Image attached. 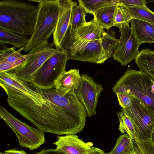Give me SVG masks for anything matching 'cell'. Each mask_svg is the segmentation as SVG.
Wrapping results in <instances>:
<instances>
[{
  "mask_svg": "<svg viewBox=\"0 0 154 154\" xmlns=\"http://www.w3.org/2000/svg\"><path fill=\"white\" fill-rule=\"evenodd\" d=\"M0 85L7 95L9 105L44 133L75 134L85 125L87 115L71 112L54 104L31 83L24 82L19 91Z\"/></svg>",
  "mask_w": 154,
  "mask_h": 154,
  "instance_id": "6da1fadb",
  "label": "cell"
},
{
  "mask_svg": "<svg viewBox=\"0 0 154 154\" xmlns=\"http://www.w3.org/2000/svg\"><path fill=\"white\" fill-rule=\"evenodd\" d=\"M37 7L14 0L0 1V28L26 36H31Z\"/></svg>",
  "mask_w": 154,
  "mask_h": 154,
  "instance_id": "7a4b0ae2",
  "label": "cell"
},
{
  "mask_svg": "<svg viewBox=\"0 0 154 154\" xmlns=\"http://www.w3.org/2000/svg\"><path fill=\"white\" fill-rule=\"evenodd\" d=\"M28 1L36 2L38 5L33 33L23 50L26 52L48 41L55 30L59 14V0Z\"/></svg>",
  "mask_w": 154,
  "mask_h": 154,
  "instance_id": "3957f363",
  "label": "cell"
},
{
  "mask_svg": "<svg viewBox=\"0 0 154 154\" xmlns=\"http://www.w3.org/2000/svg\"><path fill=\"white\" fill-rule=\"evenodd\" d=\"M123 92H128L154 112V80L140 70L128 69L116 84Z\"/></svg>",
  "mask_w": 154,
  "mask_h": 154,
  "instance_id": "277c9868",
  "label": "cell"
},
{
  "mask_svg": "<svg viewBox=\"0 0 154 154\" xmlns=\"http://www.w3.org/2000/svg\"><path fill=\"white\" fill-rule=\"evenodd\" d=\"M0 117L15 133L22 147L33 150L45 142L44 132L19 120L2 106H0Z\"/></svg>",
  "mask_w": 154,
  "mask_h": 154,
  "instance_id": "5b68a950",
  "label": "cell"
},
{
  "mask_svg": "<svg viewBox=\"0 0 154 154\" xmlns=\"http://www.w3.org/2000/svg\"><path fill=\"white\" fill-rule=\"evenodd\" d=\"M67 52L63 50L47 60L36 73L31 83L42 89L53 87L55 83L65 71L69 60Z\"/></svg>",
  "mask_w": 154,
  "mask_h": 154,
  "instance_id": "8992f818",
  "label": "cell"
},
{
  "mask_svg": "<svg viewBox=\"0 0 154 154\" xmlns=\"http://www.w3.org/2000/svg\"><path fill=\"white\" fill-rule=\"evenodd\" d=\"M121 111L128 116L134 123L138 130L140 141L151 140L154 128V112L150 108L133 95L131 106L122 108Z\"/></svg>",
  "mask_w": 154,
  "mask_h": 154,
  "instance_id": "52a82bcc",
  "label": "cell"
},
{
  "mask_svg": "<svg viewBox=\"0 0 154 154\" xmlns=\"http://www.w3.org/2000/svg\"><path fill=\"white\" fill-rule=\"evenodd\" d=\"M61 48L72 60L96 63L101 54L100 38L91 41L71 40L62 43Z\"/></svg>",
  "mask_w": 154,
  "mask_h": 154,
  "instance_id": "ba28073f",
  "label": "cell"
},
{
  "mask_svg": "<svg viewBox=\"0 0 154 154\" xmlns=\"http://www.w3.org/2000/svg\"><path fill=\"white\" fill-rule=\"evenodd\" d=\"M81 76L79 84L74 92L85 106L87 116L91 117L96 113L98 98L103 88L101 84L96 82L88 74H85Z\"/></svg>",
  "mask_w": 154,
  "mask_h": 154,
  "instance_id": "9c48e42d",
  "label": "cell"
},
{
  "mask_svg": "<svg viewBox=\"0 0 154 154\" xmlns=\"http://www.w3.org/2000/svg\"><path fill=\"white\" fill-rule=\"evenodd\" d=\"M120 31L119 42L113 57L124 66L135 59L140 52L138 48L140 44L129 23L124 25Z\"/></svg>",
  "mask_w": 154,
  "mask_h": 154,
  "instance_id": "30bf717a",
  "label": "cell"
},
{
  "mask_svg": "<svg viewBox=\"0 0 154 154\" xmlns=\"http://www.w3.org/2000/svg\"><path fill=\"white\" fill-rule=\"evenodd\" d=\"M55 48L46 49L33 56L15 69L7 72L12 73L20 80L31 83L38 69L52 56L61 52Z\"/></svg>",
  "mask_w": 154,
  "mask_h": 154,
  "instance_id": "8fae6325",
  "label": "cell"
},
{
  "mask_svg": "<svg viewBox=\"0 0 154 154\" xmlns=\"http://www.w3.org/2000/svg\"><path fill=\"white\" fill-rule=\"evenodd\" d=\"M76 2L72 0H59V14L53 35V42L56 49L61 50V44L68 28L72 7Z\"/></svg>",
  "mask_w": 154,
  "mask_h": 154,
  "instance_id": "7c38bea8",
  "label": "cell"
},
{
  "mask_svg": "<svg viewBox=\"0 0 154 154\" xmlns=\"http://www.w3.org/2000/svg\"><path fill=\"white\" fill-rule=\"evenodd\" d=\"M57 137V140L53 143L56 146L57 149L67 154H87L93 145L91 142H85L75 134Z\"/></svg>",
  "mask_w": 154,
  "mask_h": 154,
  "instance_id": "4fadbf2b",
  "label": "cell"
},
{
  "mask_svg": "<svg viewBox=\"0 0 154 154\" xmlns=\"http://www.w3.org/2000/svg\"><path fill=\"white\" fill-rule=\"evenodd\" d=\"M103 30L93 20L87 22L83 26L75 30L72 35L65 36L62 43L71 40L91 41L99 39Z\"/></svg>",
  "mask_w": 154,
  "mask_h": 154,
  "instance_id": "5bb4252c",
  "label": "cell"
},
{
  "mask_svg": "<svg viewBox=\"0 0 154 154\" xmlns=\"http://www.w3.org/2000/svg\"><path fill=\"white\" fill-rule=\"evenodd\" d=\"M81 76L78 69L65 71L56 81L54 87L57 91L65 94L71 90H74L79 84Z\"/></svg>",
  "mask_w": 154,
  "mask_h": 154,
  "instance_id": "9a60e30c",
  "label": "cell"
},
{
  "mask_svg": "<svg viewBox=\"0 0 154 154\" xmlns=\"http://www.w3.org/2000/svg\"><path fill=\"white\" fill-rule=\"evenodd\" d=\"M131 27L139 43H154V24L140 20L132 19Z\"/></svg>",
  "mask_w": 154,
  "mask_h": 154,
  "instance_id": "2e32d148",
  "label": "cell"
},
{
  "mask_svg": "<svg viewBox=\"0 0 154 154\" xmlns=\"http://www.w3.org/2000/svg\"><path fill=\"white\" fill-rule=\"evenodd\" d=\"M135 60L140 71L154 80V50L149 48L143 49L139 52Z\"/></svg>",
  "mask_w": 154,
  "mask_h": 154,
  "instance_id": "e0dca14e",
  "label": "cell"
},
{
  "mask_svg": "<svg viewBox=\"0 0 154 154\" xmlns=\"http://www.w3.org/2000/svg\"><path fill=\"white\" fill-rule=\"evenodd\" d=\"M101 45V54L96 63L102 64L114 55L115 51L119 42L117 39L109 33L103 31L100 38Z\"/></svg>",
  "mask_w": 154,
  "mask_h": 154,
  "instance_id": "ac0fdd59",
  "label": "cell"
},
{
  "mask_svg": "<svg viewBox=\"0 0 154 154\" xmlns=\"http://www.w3.org/2000/svg\"><path fill=\"white\" fill-rule=\"evenodd\" d=\"M117 5L104 7L97 11L94 15V21L107 30L113 26Z\"/></svg>",
  "mask_w": 154,
  "mask_h": 154,
  "instance_id": "d6986e66",
  "label": "cell"
},
{
  "mask_svg": "<svg viewBox=\"0 0 154 154\" xmlns=\"http://www.w3.org/2000/svg\"><path fill=\"white\" fill-rule=\"evenodd\" d=\"M86 13L84 8L77 3L73 5L72 11L69 25L65 36L72 35L78 29L87 22L85 19Z\"/></svg>",
  "mask_w": 154,
  "mask_h": 154,
  "instance_id": "ffe728a7",
  "label": "cell"
},
{
  "mask_svg": "<svg viewBox=\"0 0 154 154\" xmlns=\"http://www.w3.org/2000/svg\"><path fill=\"white\" fill-rule=\"evenodd\" d=\"M119 121V129L122 133L126 132L133 140L139 142L137 128L131 119L125 113L121 111L117 113Z\"/></svg>",
  "mask_w": 154,
  "mask_h": 154,
  "instance_id": "44dd1931",
  "label": "cell"
},
{
  "mask_svg": "<svg viewBox=\"0 0 154 154\" xmlns=\"http://www.w3.org/2000/svg\"><path fill=\"white\" fill-rule=\"evenodd\" d=\"M29 38L8 30L0 28V42L13 45L15 48H24Z\"/></svg>",
  "mask_w": 154,
  "mask_h": 154,
  "instance_id": "7402d4cb",
  "label": "cell"
},
{
  "mask_svg": "<svg viewBox=\"0 0 154 154\" xmlns=\"http://www.w3.org/2000/svg\"><path fill=\"white\" fill-rule=\"evenodd\" d=\"M134 151L133 140L124 133L119 137L115 146L107 154H132Z\"/></svg>",
  "mask_w": 154,
  "mask_h": 154,
  "instance_id": "603a6c76",
  "label": "cell"
},
{
  "mask_svg": "<svg viewBox=\"0 0 154 154\" xmlns=\"http://www.w3.org/2000/svg\"><path fill=\"white\" fill-rule=\"evenodd\" d=\"M79 5L85 10L87 13L94 15L98 10L103 8L116 5L117 0H78Z\"/></svg>",
  "mask_w": 154,
  "mask_h": 154,
  "instance_id": "cb8c5ba5",
  "label": "cell"
},
{
  "mask_svg": "<svg viewBox=\"0 0 154 154\" xmlns=\"http://www.w3.org/2000/svg\"><path fill=\"white\" fill-rule=\"evenodd\" d=\"M124 5L128 9L132 19H138L154 24V12L147 6Z\"/></svg>",
  "mask_w": 154,
  "mask_h": 154,
  "instance_id": "d4e9b609",
  "label": "cell"
},
{
  "mask_svg": "<svg viewBox=\"0 0 154 154\" xmlns=\"http://www.w3.org/2000/svg\"><path fill=\"white\" fill-rule=\"evenodd\" d=\"M24 48L16 51L14 47L0 50V63L11 65L16 62L22 56L21 52Z\"/></svg>",
  "mask_w": 154,
  "mask_h": 154,
  "instance_id": "484cf974",
  "label": "cell"
},
{
  "mask_svg": "<svg viewBox=\"0 0 154 154\" xmlns=\"http://www.w3.org/2000/svg\"><path fill=\"white\" fill-rule=\"evenodd\" d=\"M132 19L126 6L118 4L116 8L113 26L119 28L120 31L122 27L125 24L129 23Z\"/></svg>",
  "mask_w": 154,
  "mask_h": 154,
  "instance_id": "4316f807",
  "label": "cell"
},
{
  "mask_svg": "<svg viewBox=\"0 0 154 154\" xmlns=\"http://www.w3.org/2000/svg\"><path fill=\"white\" fill-rule=\"evenodd\" d=\"M133 140L134 151L132 154H154V143L151 140L139 142Z\"/></svg>",
  "mask_w": 154,
  "mask_h": 154,
  "instance_id": "83f0119b",
  "label": "cell"
},
{
  "mask_svg": "<svg viewBox=\"0 0 154 154\" xmlns=\"http://www.w3.org/2000/svg\"><path fill=\"white\" fill-rule=\"evenodd\" d=\"M118 100L122 108H126L131 105L133 95L128 92H123L116 94Z\"/></svg>",
  "mask_w": 154,
  "mask_h": 154,
  "instance_id": "f1b7e54d",
  "label": "cell"
},
{
  "mask_svg": "<svg viewBox=\"0 0 154 154\" xmlns=\"http://www.w3.org/2000/svg\"><path fill=\"white\" fill-rule=\"evenodd\" d=\"M118 4L125 5L137 6L145 7L146 1L145 0H117Z\"/></svg>",
  "mask_w": 154,
  "mask_h": 154,
  "instance_id": "f546056e",
  "label": "cell"
},
{
  "mask_svg": "<svg viewBox=\"0 0 154 154\" xmlns=\"http://www.w3.org/2000/svg\"><path fill=\"white\" fill-rule=\"evenodd\" d=\"M36 154H67L62 150L56 148L54 149H44L38 152H36Z\"/></svg>",
  "mask_w": 154,
  "mask_h": 154,
  "instance_id": "4dcf8cb0",
  "label": "cell"
},
{
  "mask_svg": "<svg viewBox=\"0 0 154 154\" xmlns=\"http://www.w3.org/2000/svg\"><path fill=\"white\" fill-rule=\"evenodd\" d=\"M2 154H27L24 150L11 149L5 151Z\"/></svg>",
  "mask_w": 154,
  "mask_h": 154,
  "instance_id": "1f68e13d",
  "label": "cell"
},
{
  "mask_svg": "<svg viewBox=\"0 0 154 154\" xmlns=\"http://www.w3.org/2000/svg\"><path fill=\"white\" fill-rule=\"evenodd\" d=\"M87 154H106L104 151L97 147L92 146Z\"/></svg>",
  "mask_w": 154,
  "mask_h": 154,
  "instance_id": "d6a6232c",
  "label": "cell"
},
{
  "mask_svg": "<svg viewBox=\"0 0 154 154\" xmlns=\"http://www.w3.org/2000/svg\"><path fill=\"white\" fill-rule=\"evenodd\" d=\"M151 140L154 143V128L152 131L151 137Z\"/></svg>",
  "mask_w": 154,
  "mask_h": 154,
  "instance_id": "836d02e7",
  "label": "cell"
}]
</instances>
